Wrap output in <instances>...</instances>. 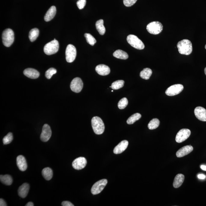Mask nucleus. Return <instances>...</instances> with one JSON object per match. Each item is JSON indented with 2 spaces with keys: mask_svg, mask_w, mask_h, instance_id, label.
Masks as SVG:
<instances>
[{
  "mask_svg": "<svg viewBox=\"0 0 206 206\" xmlns=\"http://www.w3.org/2000/svg\"><path fill=\"white\" fill-rule=\"evenodd\" d=\"M179 53L181 54L189 55L192 52V45L188 39H183L177 44Z\"/></svg>",
  "mask_w": 206,
  "mask_h": 206,
  "instance_id": "nucleus-1",
  "label": "nucleus"
},
{
  "mask_svg": "<svg viewBox=\"0 0 206 206\" xmlns=\"http://www.w3.org/2000/svg\"><path fill=\"white\" fill-rule=\"evenodd\" d=\"M92 129L96 134L100 135L103 133L105 130L104 124L100 117L94 116L91 120Z\"/></svg>",
  "mask_w": 206,
  "mask_h": 206,
  "instance_id": "nucleus-2",
  "label": "nucleus"
},
{
  "mask_svg": "<svg viewBox=\"0 0 206 206\" xmlns=\"http://www.w3.org/2000/svg\"><path fill=\"white\" fill-rule=\"evenodd\" d=\"M2 42L4 46L9 47L13 43L14 41V34L13 31L11 29H7L3 32Z\"/></svg>",
  "mask_w": 206,
  "mask_h": 206,
  "instance_id": "nucleus-3",
  "label": "nucleus"
},
{
  "mask_svg": "<svg viewBox=\"0 0 206 206\" xmlns=\"http://www.w3.org/2000/svg\"><path fill=\"white\" fill-rule=\"evenodd\" d=\"M59 42L56 40L51 41L44 47V51L47 55H51L56 53L59 51Z\"/></svg>",
  "mask_w": 206,
  "mask_h": 206,
  "instance_id": "nucleus-4",
  "label": "nucleus"
},
{
  "mask_svg": "<svg viewBox=\"0 0 206 206\" xmlns=\"http://www.w3.org/2000/svg\"><path fill=\"white\" fill-rule=\"evenodd\" d=\"M127 41L128 43L135 49L143 50L145 48L143 42L135 35H128Z\"/></svg>",
  "mask_w": 206,
  "mask_h": 206,
  "instance_id": "nucleus-5",
  "label": "nucleus"
},
{
  "mask_svg": "<svg viewBox=\"0 0 206 206\" xmlns=\"http://www.w3.org/2000/svg\"><path fill=\"white\" fill-rule=\"evenodd\" d=\"M163 25L159 22L150 23L147 26V29L149 33L156 35L160 33L162 31Z\"/></svg>",
  "mask_w": 206,
  "mask_h": 206,
  "instance_id": "nucleus-6",
  "label": "nucleus"
},
{
  "mask_svg": "<svg viewBox=\"0 0 206 206\" xmlns=\"http://www.w3.org/2000/svg\"><path fill=\"white\" fill-rule=\"evenodd\" d=\"M76 49L73 45H69L67 46L65 55L67 62L69 63H72L76 59Z\"/></svg>",
  "mask_w": 206,
  "mask_h": 206,
  "instance_id": "nucleus-7",
  "label": "nucleus"
},
{
  "mask_svg": "<svg viewBox=\"0 0 206 206\" xmlns=\"http://www.w3.org/2000/svg\"><path fill=\"white\" fill-rule=\"evenodd\" d=\"M107 183V180L106 179H103L95 183L91 190L92 194L97 195L100 193L106 186Z\"/></svg>",
  "mask_w": 206,
  "mask_h": 206,
  "instance_id": "nucleus-8",
  "label": "nucleus"
},
{
  "mask_svg": "<svg viewBox=\"0 0 206 206\" xmlns=\"http://www.w3.org/2000/svg\"><path fill=\"white\" fill-rule=\"evenodd\" d=\"M184 89V86L181 84H176L170 86L166 91L167 96H173L179 94Z\"/></svg>",
  "mask_w": 206,
  "mask_h": 206,
  "instance_id": "nucleus-9",
  "label": "nucleus"
},
{
  "mask_svg": "<svg viewBox=\"0 0 206 206\" xmlns=\"http://www.w3.org/2000/svg\"><path fill=\"white\" fill-rule=\"evenodd\" d=\"M191 134V131L187 129H183L177 134L176 141L177 143H181L188 139Z\"/></svg>",
  "mask_w": 206,
  "mask_h": 206,
  "instance_id": "nucleus-10",
  "label": "nucleus"
},
{
  "mask_svg": "<svg viewBox=\"0 0 206 206\" xmlns=\"http://www.w3.org/2000/svg\"><path fill=\"white\" fill-rule=\"evenodd\" d=\"M83 83L81 79L79 78L74 79L70 84V88L73 92L79 93L83 88Z\"/></svg>",
  "mask_w": 206,
  "mask_h": 206,
  "instance_id": "nucleus-11",
  "label": "nucleus"
},
{
  "mask_svg": "<svg viewBox=\"0 0 206 206\" xmlns=\"http://www.w3.org/2000/svg\"><path fill=\"white\" fill-rule=\"evenodd\" d=\"M52 135V131L49 125L45 124L43 126L42 132L41 134L40 139L42 142H46L50 139Z\"/></svg>",
  "mask_w": 206,
  "mask_h": 206,
  "instance_id": "nucleus-12",
  "label": "nucleus"
},
{
  "mask_svg": "<svg viewBox=\"0 0 206 206\" xmlns=\"http://www.w3.org/2000/svg\"><path fill=\"white\" fill-rule=\"evenodd\" d=\"M87 160L85 157H79L75 159L72 163V166L76 170H81L86 167Z\"/></svg>",
  "mask_w": 206,
  "mask_h": 206,
  "instance_id": "nucleus-13",
  "label": "nucleus"
},
{
  "mask_svg": "<svg viewBox=\"0 0 206 206\" xmlns=\"http://www.w3.org/2000/svg\"><path fill=\"white\" fill-rule=\"evenodd\" d=\"M194 114L198 120L206 121V110L201 106H197L194 110Z\"/></svg>",
  "mask_w": 206,
  "mask_h": 206,
  "instance_id": "nucleus-14",
  "label": "nucleus"
},
{
  "mask_svg": "<svg viewBox=\"0 0 206 206\" xmlns=\"http://www.w3.org/2000/svg\"><path fill=\"white\" fill-rule=\"evenodd\" d=\"M193 147L191 146H184L179 149L176 153L177 157L181 158L187 155L193 151Z\"/></svg>",
  "mask_w": 206,
  "mask_h": 206,
  "instance_id": "nucleus-15",
  "label": "nucleus"
},
{
  "mask_svg": "<svg viewBox=\"0 0 206 206\" xmlns=\"http://www.w3.org/2000/svg\"><path fill=\"white\" fill-rule=\"evenodd\" d=\"M17 164L18 168L21 171H25L27 168L26 160L25 157L23 155H19L17 157Z\"/></svg>",
  "mask_w": 206,
  "mask_h": 206,
  "instance_id": "nucleus-16",
  "label": "nucleus"
},
{
  "mask_svg": "<svg viewBox=\"0 0 206 206\" xmlns=\"http://www.w3.org/2000/svg\"><path fill=\"white\" fill-rule=\"evenodd\" d=\"M96 71L97 73L101 76H106L109 75L110 72V68L104 64H100L97 66Z\"/></svg>",
  "mask_w": 206,
  "mask_h": 206,
  "instance_id": "nucleus-17",
  "label": "nucleus"
},
{
  "mask_svg": "<svg viewBox=\"0 0 206 206\" xmlns=\"http://www.w3.org/2000/svg\"><path fill=\"white\" fill-rule=\"evenodd\" d=\"M24 75L29 78L35 79L39 77L40 74L36 69L32 68H28L24 70Z\"/></svg>",
  "mask_w": 206,
  "mask_h": 206,
  "instance_id": "nucleus-18",
  "label": "nucleus"
},
{
  "mask_svg": "<svg viewBox=\"0 0 206 206\" xmlns=\"http://www.w3.org/2000/svg\"><path fill=\"white\" fill-rule=\"evenodd\" d=\"M128 145V142L127 140H123L115 147L113 150V152L116 154H120L127 149Z\"/></svg>",
  "mask_w": 206,
  "mask_h": 206,
  "instance_id": "nucleus-19",
  "label": "nucleus"
},
{
  "mask_svg": "<svg viewBox=\"0 0 206 206\" xmlns=\"http://www.w3.org/2000/svg\"><path fill=\"white\" fill-rule=\"evenodd\" d=\"M29 185L27 183H24L18 188V195L21 198H25L29 192Z\"/></svg>",
  "mask_w": 206,
  "mask_h": 206,
  "instance_id": "nucleus-20",
  "label": "nucleus"
},
{
  "mask_svg": "<svg viewBox=\"0 0 206 206\" xmlns=\"http://www.w3.org/2000/svg\"><path fill=\"white\" fill-rule=\"evenodd\" d=\"M56 13V8L54 6L51 7L48 10L44 17L45 22H49L54 17Z\"/></svg>",
  "mask_w": 206,
  "mask_h": 206,
  "instance_id": "nucleus-21",
  "label": "nucleus"
},
{
  "mask_svg": "<svg viewBox=\"0 0 206 206\" xmlns=\"http://www.w3.org/2000/svg\"><path fill=\"white\" fill-rule=\"evenodd\" d=\"M185 177L184 175L181 174H177L175 177L173 186L174 188H177L180 187L184 182Z\"/></svg>",
  "mask_w": 206,
  "mask_h": 206,
  "instance_id": "nucleus-22",
  "label": "nucleus"
},
{
  "mask_svg": "<svg viewBox=\"0 0 206 206\" xmlns=\"http://www.w3.org/2000/svg\"><path fill=\"white\" fill-rule=\"evenodd\" d=\"M113 55L117 59L123 60L127 59L129 57L128 54L121 50H117L115 51L113 54Z\"/></svg>",
  "mask_w": 206,
  "mask_h": 206,
  "instance_id": "nucleus-23",
  "label": "nucleus"
},
{
  "mask_svg": "<svg viewBox=\"0 0 206 206\" xmlns=\"http://www.w3.org/2000/svg\"><path fill=\"white\" fill-rule=\"evenodd\" d=\"M42 173L44 178L49 181L53 177V171L50 168H45L42 170Z\"/></svg>",
  "mask_w": 206,
  "mask_h": 206,
  "instance_id": "nucleus-24",
  "label": "nucleus"
},
{
  "mask_svg": "<svg viewBox=\"0 0 206 206\" xmlns=\"http://www.w3.org/2000/svg\"><path fill=\"white\" fill-rule=\"evenodd\" d=\"M96 26L97 30L99 33L101 35H104L106 32V29L103 25V20L100 19L98 20L96 23Z\"/></svg>",
  "mask_w": 206,
  "mask_h": 206,
  "instance_id": "nucleus-25",
  "label": "nucleus"
},
{
  "mask_svg": "<svg viewBox=\"0 0 206 206\" xmlns=\"http://www.w3.org/2000/svg\"><path fill=\"white\" fill-rule=\"evenodd\" d=\"M0 180L3 184L7 186H10L12 184L13 180L12 177L9 175L0 176Z\"/></svg>",
  "mask_w": 206,
  "mask_h": 206,
  "instance_id": "nucleus-26",
  "label": "nucleus"
},
{
  "mask_svg": "<svg viewBox=\"0 0 206 206\" xmlns=\"http://www.w3.org/2000/svg\"><path fill=\"white\" fill-rule=\"evenodd\" d=\"M152 73V72L151 69L149 68H146L143 69V70L140 72V76L142 78L147 80L150 78Z\"/></svg>",
  "mask_w": 206,
  "mask_h": 206,
  "instance_id": "nucleus-27",
  "label": "nucleus"
},
{
  "mask_svg": "<svg viewBox=\"0 0 206 206\" xmlns=\"http://www.w3.org/2000/svg\"><path fill=\"white\" fill-rule=\"evenodd\" d=\"M39 35V30L38 28H35L31 30L29 32V38L31 42H34L38 38Z\"/></svg>",
  "mask_w": 206,
  "mask_h": 206,
  "instance_id": "nucleus-28",
  "label": "nucleus"
},
{
  "mask_svg": "<svg viewBox=\"0 0 206 206\" xmlns=\"http://www.w3.org/2000/svg\"><path fill=\"white\" fill-rule=\"evenodd\" d=\"M141 117V115L139 113H136L131 116L127 120V123L128 125H132L137 121L140 120Z\"/></svg>",
  "mask_w": 206,
  "mask_h": 206,
  "instance_id": "nucleus-29",
  "label": "nucleus"
},
{
  "mask_svg": "<svg viewBox=\"0 0 206 206\" xmlns=\"http://www.w3.org/2000/svg\"><path fill=\"white\" fill-rule=\"evenodd\" d=\"M160 121L157 118H154L150 121L149 122L148 127L149 130H153L157 128L160 125Z\"/></svg>",
  "mask_w": 206,
  "mask_h": 206,
  "instance_id": "nucleus-30",
  "label": "nucleus"
},
{
  "mask_svg": "<svg viewBox=\"0 0 206 206\" xmlns=\"http://www.w3.org/2000/svg\"><path fill=\"white\" fill-rule=\"evenodd\" d=\"M124 84L125 81L123 80H117L112 83L111 88L114 90H118L123 88Z\"/></svg>",
  "mask_w": 206,
  "mask_h": 206,
  "instance_id": "nucleus-31",
  "label": "nucleus"
},
{
  "mask_svg": "<svg viewBox=\"0 0 206 206\" xmlns=\"http://www.w3.org/2000/svg\"><path fill=\"white\" fill-rule=\"evenodd\" d=\"M85 37L86 38L87 42L89 45L93 46L97 42L96 39L90 34L85 33Z\"/></svg>",
  "mask_w": 206,
  "mask_h": 206,
  "instance_id": "nucleus-32",
  "label": "nucleus"
},
{
  "mask_svg": "<svg viewBox=\"0 0 206 206\" xmlns=\"http://www.w3.org/2000/svg\"><path fill=\"white\" fill-rule=\"evenodd\" d=\"M128 103V100L126 97L123 98L119 101L118 103V107L120 109H123L126 107Z\"/></svg>",
  "mask_w": 206,
  "mask_h": 206,
  "instance_id": "nucleus-33",
  "label": "nucleus"
},
{
  "mask_svg": "<svg viewBox=\"0 0 206 206\" xmlns=\"http://www.w3.org/2000/svg\"><path fill=\"white\" fill-rule=\"evenodd\" d=\"M13 140V136L12 133H9L3 139V142L4 145L9 144Z\"/></svg>",
  "mask_w": 206,
  "mask_h": 206,
  "instance_id": "nucleus-34",
  "label": "nucleus"
},
{
  "mask_svg": "<svg viewBox=\"0 0 206 206\" xmlns=\"http://www.w3.org/2000/svg\"><path fill=\"white\" fill-rule=\"evenodd\" d=\"M57 70L53 68H51L45 72V76L47 78L50 79L54 75L57 73Z\"/></svg>",
  "mask_w": 206,
  "mask_h": 206,
  "instance_id": "nucleus-35",
  "label": "nucleus"
},
{
  "mask_svg": "<svg viewBox=\"0 0 206 206\" xmlns=\"http://www.w3.org/2000/svg\"><path fill=\"white\" fill-rule=\"evenodd\" d=\"M137 1V0H123V3L125 6L130 7L135 4Z\"/></svg>",
  "mask_w": 206,
  "mask_h": 206,
  "instance_id": "nucleus-36",
  "label": "nucleus"
},
{
  "mask_svg": "<svg viewBox=\"0 0 206 206\" xmlns=\"http://www.w3.org/2000/svg\"><path fill=\"white\" fill-rule=\"evenodd\" d=\"M86 3V0H78L76 3L79 9H82L84 8Z\"/></svg>",
  "mask_w": 206,
  "mask_h": 206,
  "instance_id": "nucleus-37",
  "label": "nucleus"
},
{
  "mask_svg": "<svg viewBox=\"0 0 206 206\" xmlns=\"http://www.w3.org/2000/svg\"><path fill=\"white\" fill-rule=\"evenodd\" d=\"M62 205L63 206H74L73 204L69 201H63L62 203Z\"/></svg>",
  "mask_w": 206,
  "mask_h": 206,
  "instance_id": "nucleus-38",
  "label": "nucleus"
},
{
  "mask_svg": "<svg viewBox=\"0 0 206 206\" xmlns=\"http://www.w3.org/2000/svg\"><path fill=\"white\" fill-rule=\"evenodd\" d=\"M0 206H6L7 204L5 201L2 198L0 199Z\"/></svg>",
  "mask_w": 206,
  "mask_h": 206,
  "instance_id": "nucleus-39",
  "label": "nucleus"
},
{
  "mask_svg": "<svg viewBox=\"0 0 206 206\" xmlns=\"http://www.w3.org/2000/svg\"><path fill=\"white\" fill-rule=\"evenodd\" d=\"M197 177H198V178L201 179V180H204L206 177L205 175L203 174H198V176H197Z\"/></svg>",
  "mask_w": 206,
  "mask_h": 206,
  "instance_id": "nucleus-40",
  "label": "nucleus"
},
{
  "mask_svg": "<svg viewBox=\"0 0 206 206\" xmlns=\"http://www.w3.org/2000/svg\"><path fill=\"white\" fill-rule=\"evenodd\" d=\"M26 206H33V203L32 202H29L25 205Z\"/></svg>",
  "mask_w": 206,
  "mask_h": 206,
  "instance_id": "nucleus-41",
  "label": "nucleus"
},
{
  "mask_svg": "<svg viewBox=\"0 0 206 206\" xmlns=\"http://www.w3.org/2000/svg\"><path fill=\"white\" fill-rule=\"evenodd\" d=\"M200 168H201L202 169V170L206 171V166L202 165L201 166Z\"/></svg>",
  "mask_w": 206,
  "mask_h": 206,
  "instance_id": "nucleus-42",
  "label": "nucleus"
},
{
  "mask_svg": "<svg viewBox=\"0 0 206 206\" xmlns=\"http://www.w3.org/2000/svg\"><path fill=\"white\" fill-rule=\"evenodd\" d=\"M204 73H205V74L206 75V67L205 68V69H204Z\"/></svg>",
  "mask_w": 206,
  "mask_h": 206,
  "instance_id": "nucleus-43",
  "label": "nucleus"
},
{
  "mask_svg": "<svg viewBox=\"0 0 206 206\" xmlns=\"http://www.w3.org/2000/svg\"><path fill=\"white\" fill-rule=\"evenodd\" d=\"M205 49H206V45L205 46Z\"/></svg>",
  "mask_w": 206,
  "mask_h": 206,
  "instance_id": "nucleus-44",
  "label": "nucleus"
}]
</instances>
